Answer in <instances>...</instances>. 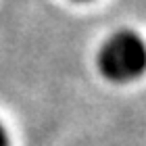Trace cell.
I'll return each instance as SVG.
<instances>
[{
	"instance_id": "1",
	"label": "cell",
	"mask_w": 146,
	"mask_h": 146,
	"mask_svg": "<svg viewBox=\"0 0 146 146\" xmlns=\"http://www.w3.org/2000/svg\"><path fill=\"white\" fill-rule=\"evenodd\" d=\"M146 63V50L142 38L131 29H121L113 34L100 46L98 67L111 82H129L138 77Z\"/></svg>"
},
{
	"instance_id": "2",
	"label": "cell",
	"mask_w": 146,
	"mask_h": 146,
	"mask_svg": "<svg viewBox=\"0 0 146 146\" xmlns=\"http://www.w3.org/2000/svg\"><path fill=\"white\" fill-rule=\"evenodd\" d=\"M0 146H9V136H6V129L2 123H0Z\"/></svg>"
},
{
	"instance_id": "3",
	"label": "cell",
	"mask_w": 146,
	"mask_h": 146,
	"mask_svg": "<svg viewBox=\"0 0 146 146\" xmlns=\"http://www.w3.org/2000/svg\"><path fill=\"white\" fill-rule=\"evenodd\" d=\"M79 2H84V0H79Z\"/></svg>"
}]
</instances>
